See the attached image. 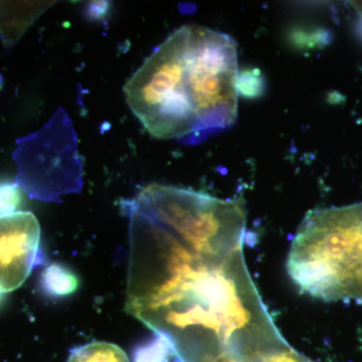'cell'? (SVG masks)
Segmentation results:
<instances>
[{"instance_id": "7", "label": "cell", "mask_w": 362, "mask_h": 362, "mask_svg": "<svg viewBox=\"0 0 362 362\" xmlns=\"http://www.w3.org/2000/svg\"><path fill=\"white\" fill-rule=\"evenodd\" d=\"M66 362H130L125 352L113 343L97 341L78 347Z\"/></svg>"}, {"instance_id": "10", "label": "cell", "mask_w": 362, "mask_h": 362, "mask_svg": "<svg viewBox=\"0 0 362 362\" xmlns=\"http://www.w3.org/2000/svg\"><path fill=\"white\" fill-rule=\"evenodd\" d=\"M357 7V13L359 14V23H361V28L362 30V6H356Z\"/></svg>"}, {"instance_id": "3", "label": "cell", "mask_w": 362, "mask_h": 362, "mask_svg": "<svg viewBox=\"0 0 362 362\" xmlns=\"http://www.w3.org/2000/svg\"><path fill=\"white\" fill-rule=\"evenodd\" d=\"M185 28V86L199 133L226 129L238 117L237 44L211 28Z\"/></svg>"}, {"instance_id": "8", "label": "cell", "mask_w": 362, "mask_h": 362, "mask_svg": "<svg viewBox=\"0 0 362 362\" xmlns=\"http://www.w3.org/2000/svg\"><path fill=\"white\" fill-rule=\"evenodd\" d=\"M23 192L13 182H0V216L18 213L23 204Z\"/></svg>"}, {"instance_id": "5", "label": "cell", "mask_w": 362, "mask_h": 362, "mask_svg": "<svg viewBox=\"0 0 362 362\" xmlns=\"http://www.w3.org/2000/svg\"><path fill=\"white\" fill-rule=\"evenodd\" d=\"M207 362H313L285 342L270 349L246 352H223Z\"/></svg>"}, {"instance_id": "6", "label": "cell", "mask_w": 362, "mask_h": 362, "mask_svg": "<svg viewBox=\"0 0 362 362\" xmlns=\"http://www.w3.org/2000/svg\"><path fill=\"white\" fill-rule=\"evenodd\" d=\"M40 283L44 291L52 297L69 296L78 287L77 276L59 264H52L45 269Z\"/></svg>"}, {"instance_id": "1", "label": "cell", "mask_w": 362, "mask_h": 362, "mask_svg": "<svg viewBox=\"0 0 362 362\" xmlns=\"http://www.w3.org/2000/svg\"><path fill=\"white\" fill-rule=\"evenodd\" d=\"M126 207V310L180 362L286 341L247 268L242 202L154 183Z\"/></svg>"}, {"instance_id": "11", "label": "cell", "mask_w": 362, "mask_h": 362, "mask_svg": "<svg viewBox=\"0 0 362 362\" xmlns=\"http://www.w3.org/2000/svg\"><path fill=\"white\" fill-rule=\"evenodd\" d=\"M4 293L0 291V303H1L2 298H4Z\"/></svg>"}, {"instance_id": "9", "label": "cell", "mask_w": 362, "mask_h": 362, "mask_svg": "<svg viewBox=\"0 0 362 362\" xmlns=\"http://www.w3.org/2000/svg\"><path fill=\"white\" fill-rule=\"evenodd\" d=\"M173 352L170 346L161 337L156 341L140 347L135 354V362H168L169 354Z\"/></svg>"}, {"instance_id": "4", "label": "cell", "mask_w": 362, "mask_h": 362, "mask_svg": "<svg viewBox=\"0 0 362 362\" xmlns=\"http://www.w3.org/2000/svg\"><path fill=\"white\" fill-rule=\"evenodd\" d=\"M40 226L35 214L18 211L0 216V291L20 288L39 259Z\"/></svg>"}, {"instance_id": "2", "label": "cell", "mask_w": 362, "mask_h": 362, "mask_svg": "<svg viewBox=\"0 0 362 362\" xmlns=\"http://www.w3.org/2000/svg\"><path fill=\"white\" fill-rule=\"evenodd\" d=\"M287 270L316 299L362 303V204L309 211L293 240Z\"/></svg>"}]
</instances>
